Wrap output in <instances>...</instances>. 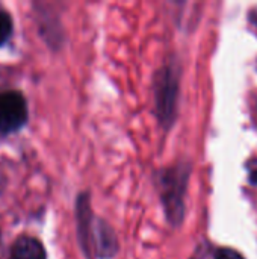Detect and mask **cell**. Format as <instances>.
I'll return each instance as SVG.
<instances>
[{"instance_id": "cell-6", "label": "cell", "mask_w": 257, "mask_h": 259, "mask_svg": "<svg viewBox=\"0 0 257 259\" xmlns=\"http://www.w3.org/2000/svg\"><path fill=\"white\" fill-rule=\"evenodd\" d=\"M9 259H47V255L39 240L24 235L12 244Z\"/></svg>"}, {"instance_id": "cell-3", "label": "cell", "mask_w": 257, "mask_h": 259, "mask_svg": "<svg viewBox=\"0 0 257 259\" xmlns=\"http://www.w3.org/2000/svg\"><path fill=\"white\" fill-rule=\"evenodd\" d=\"M29 117L27 103L18 91L0 93V134H12L21 129Z\"/></svg>"}, {"instance_id": "cell-8", "label": "cell", "mask_w": 257, "mask_h": 259, "mask_svg": "<svg viewBox=\"0 0 257 259\" xmlns=\"http://www.w3.org/2000/svg\"><path fill=\"white\" fill-rule=\"evenodd\" d=\"M215 259H244V256L233 249H220Z\"/></svg>"}, {"instance_id": "cell-2", "label": "cell", "mask_w": 257, "mask_h": 259, "mask_svg": "<svg viewBox=\"0 0 257 259\" xmlns=\"http://www.w3.org/2000/svg\"><path fill=\"white\" fill-rule=\"evenodd\" d=\"M179 82L180 74L173 62L164 65L155 76V109L164 129H170L177 115Z\"/></svg>"}, {"instance_id": "cell-5", "label": "cell", "mask_w": 257, "mask_h": 259, "mask_svg": "<svg viewBox=\"0 0 257 259\" xmlns=\"http://www.w3.org/2000/svg\"><path fill=\"white\" fill-rule=\"evenodd\" d=\"M118 249V238L112 226L103 219H95L92 228V256L98 259H111L117 255Z\"/></svg>"}, {"instance_id": "cell-1", "label": "cell", "mask_w": 257, "mask_h": 259, "mask_svg": "<svg viewBox=\"0 0 257 259\" xmlns=\"http://www.w3.org/2000/svg\"><path fill=\"white\" fill-rule=\"evenodd\" d=\"M191 175L189 162H179L158 173V188L168 222L180 226L185 219V197Z\"/></svg>"}, {"instance_id": "cell-7", "label": "cell", "mask_w": 257, "mask_h": 259, "mask_svg": "<svg viewBox=\"0 0 257 259\" xmlns=\"http://www.w3.org/2000/svg\"><path fill=\"white\" fill-rule=\"evenodd\" d=\"M12 33V18L11 15L0 8V46L5 44Z\"/></svg>"}, {"instance_id": "cell-4", "label": "cell", "mask_w": 257, "mask_h": 259, "mask_svg": "<svg viewBox=\"0 0 257 259\" xmlns=\"http://www.w3.org/2000/svg\"><path fill=\"white\" fill-rule=\"evenodd\" d=\"M94 214L91 209L89 194L82 193L76 202V222H77V238L79 244L86 258H92V228H94Z\"/></svg>"}, {"instance_id": "cell-9", "label": "cell", "mask_w": 257, "mask_h": 259, "mask_svg": "<svg viewBox=\"0 0 257 259\" xmlns=\"http://www.w3.org/2000/svg\"><path fill=\"white\" fill-rule=\"evenodd\" d=\"M250 181H251V184H257V170H254V171H251Z\"/></svg>"}]
</instances>
